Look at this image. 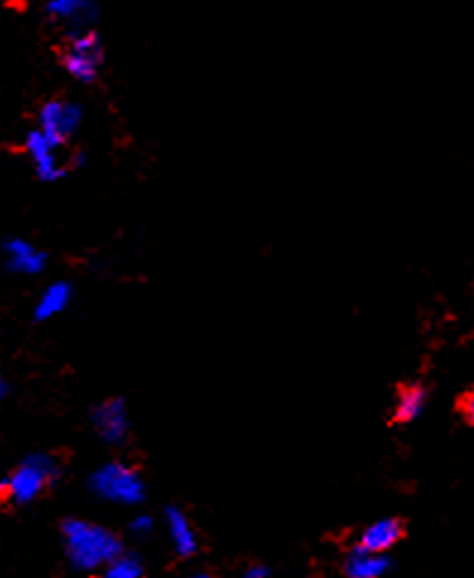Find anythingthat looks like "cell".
I'll list each match as a JSON object with an SVG mask.
<instances>
[{"instance_id":"obj_1","label":"cell","mask_w":474,"mask_h":578,"mask_svg":"<svg viewBox=\"0 0 474 578\" xmlns=\"http://www.w3.org/2000/svg\"><path fill=\"white\" fill-rule=\"evenodd\" d=\"M63 547L68 562L82 574L102 571L118 554H123L121 540L109 528L82 518H70L63 523Z\"/></svg>"},{"instance_id":"obj_2","label":"cell","mask_w":474,"mask_h":578,"mask_svg":"<svg viewBox=\"0 0 474 578\" xmlns=\"http://www.w3.org/2000/svg\"><path fill=\"white\" fill-rule=\"evenodd\" d=\"M90 487L92 492L97 494L99 499L111 501V504H121V506H135L145 499V480L135 468L130 465L111 463L99 465L90 477Z\"/></svg>"},{"instance_id":"obj_3","label":"cell","mask_w":474,"mask_h":578,"mask_svg":"<svg viewBox=\"0 0 474 578\" xmlns=\"http://www.w3.org/2000/svg\"><path fill=\"white\" fill-rule=\"evenodd\" d=\"M58 477V463L49 453H32L5 480V494L15 504H32Z\"/></svg>"},{"instance_id":"obj_4","label":"cell","mask_w":474,"mask_h":578,"mask_svg":"<svg viewBox=\"0 0 474 578\" xmlns=\"http://www.w3.org/2000/svg\"><path fill=\"white\" fill-rule=\"evenodd\" d=\"M104 49L97 32L85 29V32L70 34L68 46L63 51V68L68 70L70 78L77 82L97 80L99 68H102Z\"/></svg>"},{"instance_id":"obj_5","label":"cell","mask_w":474,"mask_h":578,"mask_svg":"<svg viewBox=\"0 0 474 578\" xmlns=\"http://www.w3.org/2000/svg\"><path fill=\"white\" fill-rule=\"evenodd\" d=\"M85 119V109L70 99H51L39 109V131L51 140L53 145H65L77 133Z\"/></svg>"},{"instance_id":"obj_6","label":"cell","mask_w":474,"mask_h":578,"mask_svg":"<svg viewBox=\"0 0 474 578\" xmlns=\"http://www.w3.org/2000/svg\"><path fill=\"white\" fill-rule=\"evenodd\" d=\"M92 427L106 444H123L130 432L128 405L121 398H109L92 410Z\"/></svg>"},{"instance_id":"obj_7","label":"cell","mask_w":474,"mask_h":578,"mask_svg":"<svg viewBox=\"0 0 474 578\" xmlns=\"http://www.w3.org/2000/svg\"><path fill=\"white\" fill-rule=\"evenodd\" d=\"M25 150L29 159H32L34 171H37V176L41 181H49L51 184V181H58L65 174L61 155H58L61 147L53 145L51 140L39 131V128H34V131L27 133Z\"/></svg>"},{"instance_id":"obj_8","label":"cell","mask_w":474,"mask_h":578,"mask_svg":"<svg viewBox=\"0 0 474 578\" xmlns=\"http://www.w3.org/2000/svg\"><path fill=\"white\" fill-rule=\"evenodd\" d=\"M3 256L8 268L17 275H39L46 270V263H49V256L34 246L32 241L22 239V237H10L3 244Z\"/></svg>"},{"instance_id":"obj_9","label":"cell","mask_w":474,"mask_h":578,"mask_svg":"<svg viewBox=\"0 0 474 578\" xmlns=\"http://www.w3.org/2000/svg\"><path fill=\"white\" fill-rule=\"evenodd\" d=\"M46 15H49L53 22L68 25L70 34H75L90 29L94 15H97V8H94L90 0H51V3L46 5Z\"/></svg>"},{"instance_id":"obj_10","label":"cell","mask_w":474,"mask_h":578,"mask_svg":"<svg viewBox=\"0 0 474 578\" xmlns=\"http://www.w3.org/2000/svg\"><path fill=\"white\" fill-rule=\"evenodd\" d=\"M400 538H402V523L398 518H381V521H373L371 526H366L357 547L373 554H385L390 547L398 545Z\"/></svg>"},{"instance_id":"obj_11","label":"cell","mask_w":474,"mask_h":578,"mask_svg":"<svg viewBox=\"0 0 474 578\" xmlns=\"http://www.w3.org/2000/svg\"><path fill=\"white\" fill-rule=\"evenodd\" d=\"M70 302H73V285L63 280L51 282V285L44 287L37 304H34V318L37 321H51V318L61 316Z\"/></svg>"},{"instance_id":"obj_12","label":"cell","mask_w":474,"mask_h":578,"mask_svg":"<svg viewBox=\"0 0 474 578\" xmlns=\"http://www.w3.org/2000/svg\"><path fill=\"white\" fill-rule=\"evenodd\" d=\"M164 521H167L171 545H174V550L179 552L181 557H191V554L198 552V533H195L191 518H188L186 513L171 506V509H167Z\"/></svg>"},{"instance_id":"obj_13","label":"cell","mask_w":474,"mask_h":578,"mask_svg":"<svg viewBox=\"0 0 474 578\" xmlns=\"http://www.w3.org/2000/svg\"><path fill=\"white\" fill-rule=\"evenodd\" d=\"M388 569H390L388 554H373L361 550V547H354L345 562L347 578H381L388 574Z\"/></svg>"},{"instance_id":"obj_14","label":"cell","mask_w":474,"mask_h":578,"mask_svg":"<svg viewBox=\"0 0 474 578\" xmlns=\"http://www.w3.org/2000/svg\"><path fill=\"white\" fill-rule=\"evenodd\" d=\"M426 405H429V393H426L424 386L419 383H412V386H405L398 393V400H395V420L398 422H414L424 415Z\"/></svg>"},{"instance_id":"obj_15","label":"cell","mask_w":474,"mask_h":578,"mask_svg":"<svg viewBox=\"0 0 474 578\" xmlns=\"http://www.w3.org/2000/svg\"><path fill=\"white\" fill-rule=\"evenodd\" d=\"M102 578H142V562L135 554H118L102 569Z\"/></svg>"},{"instance_id":"obj_16","label":"cell","mask_w":474,"mask_h":578,"mask_svg":"<svg viewBox=\"0 0 474 578\" xmlns=\"http://www.w3.org/2000/svg\"><path fill=\"white\" fill-rule=\"evenodd\" d=\"M154 528V521L147 513H140V516H135L133 521H130V530H133V535H138V538H145V535H150Z\"/></svg>"},{"instance_id":"obj_17","label":"cell","mask_w":474,"mask_h":578,"mask_svg":"<svg viewBox=\"0 0 474 578\" xmlns=\"http://www.w3.org/2000/svg\"><path fill=\"white\" fill-rule=\"evenodd\" d=\"M244 578H270V569L263 564H253L244 571Z\"/></svg>"},{"instance_id":"obj_18","label":"cell","mask_w":474,"mask_h":578,"mask_svg":"<svg viewBox=\"0 0 474 578\" xmlns=\"http://www.w3.org/2000/svg\"><path fill=\"white\" fill-rule=\"evenodd\" d=\"M462 412H465L467 422L474 424V388L465 395V400H462Z\"/></svg>"},{"instance_id":"obj_19","label":"cell","mask_w":474,"mask_h":578,"mask_svg":"<svg viewBox=\"0 0 474 578\" xmlns=\"http://www.w3.org/2000/svg\"><path fill=\"white\" fill-rule=\"evenodd\" d=\"M8 393H10V386H8V381H5L3 376H0V403H3V400L8 398Z\"/></svg>"},{"instance_id":"obj_20","label":"cell","mask_w":474,"mask_h":578,"mask_svg":"<svg viewBox=\"0 0 474 578\" xmlns=\"http://www.w3.org/2000/svg\"><path fill=\"white\" fill-rule=\"evenodd\" d=\"M195 578H217V576H210V574H200V576H195Z\"/></svg>"},{"instance_id":"obj_21","label":"cell","mask_w":474,"mask_h":578,"mask_svg":"<svg viewBox=\"0 0 474 578\" xmlns=\"http://www.w3.org/2000/svg\"><path fill=\"white\" fill-rule=\"evenodd\" d=\"M0 492H5V480H0Z\"/></svg>"}]
</instances>
